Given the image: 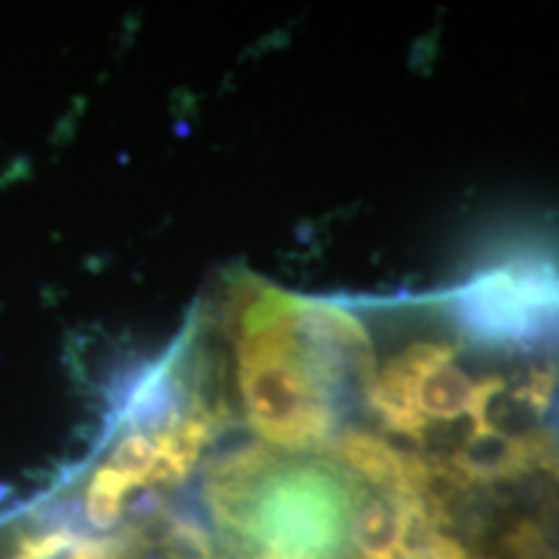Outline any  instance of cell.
<instances>
[{"label":"cell","instance_id":"6","mask_svg":"<svg viewBox=\"0 0 559 559\" xmlns=\"http://www.w3.org/2000/svg\"><path fill=\"white\" fill-rule=\"evenodd\" d=\"M368 404L386 428L402 436L417 438L425 428V417L417 407V379L394 360L386 368L376 370L373 381L366 389Z\"/></svg>","mask_w":559,"mask_h":559},{"label":"cell","instance_id":"8","mask_svg":"<svg viewBox=\"0 0 559 559\" xmlns=\"http://www.w3.org/2000/svg\"><path fill=\"white\" fill-rule=\"evenodd\" d=\"M198 559H213V557H207V555H205V557H198Z\"/></svg>","mask_w":559,"mask_h":559},{"label":"cell","instance_id":"7","mask_svg":"<svg viewBox=\"0 0 559 559\" xmlns=\"http://www.w3.org/2000/svg\"><path fill=\"white\" fill-rule=\"evenodd\" d=\"M477 383L456 362H440L417 379V407L423 417L456 419L469 415Z\"/></svg>","mask_w":559,"mask_h":559},{"label":"cell","instance_id":"5","mask_svg":"<svg viewBox=\"0 0 559 559\" xmlns=\"http://www.w3.org/2000/svg\"><path fill=\"white\" fill-rule=\"evenodd\" d=\"M407 502L383 492H360L349 519V539L366 559H391L400 551Z\"/></svg>","mask_w":559,"mask_h":559},{"label":"cell","instance_id":"1","mask_svg":"<svg viewBox=\"0 0 559 559\" xmlns=\"http://www.w3.org/2000/svg\"><path fill=\"white\" fill-rule=\"evenodd\" d=\"M355 500L337 472L277 469L264 449L236 453L207 474L210 513L249 559H334Z\"/></svg>","mask_w":559,"mask_h":559},{"label":"cell","instance_id":"3","mask_svg":"<svg viewBox=\"0 0 559 559\" xmlns=\"http://www.w3.org/2000/svg\"><path fill=\"white\" fill-rule=\"evenodd\" d=\"M449 311L461 334L477 345H559V270L549 262L489 270L453 293Z\"/></svg>","mask_w":559,"mask_h":559},{"label":"cell","instance_id":"4","mask_svg":"<svg viewBox=\"0 0 559 559\" xmlns=\"http://www.w3.org/2000/svg\"><path fill=\"white\" fill-rule=\"evenodd\" d=\"M549 445L544 436L513 438L495 430H477L459 451L451 472L466 481L508 479L526 472L528 466L544 464L549 459Z\"/></svg>","mask_w":559,"mask_h":559},{"label":"cell","instance_id":"2","mask_svg":"<svg viewBox=\"0 0 559 559\" xmlns=\"http://www.w3.org/2000/svg\"><path fill=\"white\" fill-rule=\"evenodd\" d=\"M296 298H251L239 319L236 358L247 417L270 445L309 451L330 438L337 404L321 386L293 330Z\"/></svg>","mask_w":559,"mask_h":559}]
</instances>
